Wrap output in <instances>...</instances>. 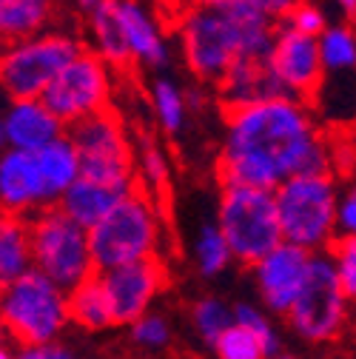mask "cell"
Returning <instances> with one entry per match:
<instances>
[{"label": "cell", "instance_id": "obj_1", "mask_svg": "<svg viewBox=\"0 0 356 359\" xmlns=\"http://www.w3.org/2000/svg\"><path fill=\"white\" fill-rule=\"evenodd\" d=\"M222 186L277 189L294 174H328L331 149L305 100L274 97L226 111Z\"/></svg>", "mask_w": 356, "mask_h": 359}, {"label": "cell", "instance_id": "obj_2", "mask_svg": "<svg viewBox=\"0 0 356 359\" xmlns=\"http://www.w3.org/2000/svg\"><path fill=\"white\" fill-rule=\"evenodd\" d=\"M277 20L251 0H226L217 6L186 9L180 43L189 69L203 83H219L237 57H271Z\"/></svg>", "mask_w": 356, "mask_h": 359}, {"label": "cell", "instance_id": "obj_3", "mask_svg": "<svg viewBox=\"0 0 356 359\" xmlns=\"http://www.w3.org/2000/svg\"><path fill=\"white\" fill-rule=\"evenodd\" d=\"M0 323L20 345L57 342L69 317V291H63L40 268L0 285Z\"/></svg>", "mask_w": 356, "mask_h": 359}, {"label": "cell", "instance_id": "obj_4", "mask_svg": "<svg viewBox=\"0 0 356 359\" xmlns=\"http://www.w3.org/2000/svg\"><path fill=\"white\" fill-rule=\"evenodd\" d=\"M88 243H92V257L97 271L157 257L160 245V214L154 205V197L140 183L128 194L120 197V203L88 229Z\"/></svg>", "mask_w": 356, "mask_h": 359}, {"label": "cell", "instance_id": "obj_5", "mask_svg": "<svg viewBox=\"0 0 356 359\" xmlns=\"http://www.w3.org/2000/svg\"><path fill=\"white\" fill-rule=\"evenodd\" d=\"M282 237L308 251H328L336 229L339 191L328 174H294L274 189Z\"/></svg>", "mask_w": 356, "mask_h": 359}, {"label": "cell", "instance_id": "obj_6", "mask_svg": "<svg viewBox=\"0 0 356 359\" xmlns=\"http://www.w3.org/2000/svg\"><path fill=\"white\" fill-rule=\"evenodd\" d=\"M217 226L226 234L234 259L242 265L259 262L271 248H277L285 240L274 189L222 186Z\"/></svg>", "mask_w": 356, "mask_h": 359}, {"label": "cell", "instance_id": "obj_7", "mask_svg": "<svg viewBox=\"0 0 356 359\" xmlns=\"http://www.w3.org/2000/svg\"><path fill=\"white\" fill-rule=\"evenodd\" d=\"M29 219L34 268L52 277L63 291H71L83 280L97 274L88 229L74 222L60 205H43Z\"/></svg>", "mask_w": 356, "mask_h": 359}, {"label": "cell", "instance_id": "obj_8", "mask_svg": "<svg viewBox=\"0 0 356 359\" xmlns=\"http://www.w3.org/2000/svg\"><path fill=\"white\" fill-rule=\"evenodd\" d=\"M83 46L57 32H37L26 40L9 43L0 52V86L12 100L43 97L49 83L71 63Z\"/></svg>", "mask_w": 356, "mask_h": 359}, {"label": "cell", "instance_id": "obj_9", "mask_svg": "<svg viewBox=\"0 0 356 359\" xmlns=\"http://www.w3.org/2000/svg\"><path fill=\"white\" fill-rule=\"evenodd\" d=\"M69 137L80 154V174L97 183L131 191L135 180V151H131L123 123L114 111L103 109L69 126Z\"/></svg>", "mask_w": 356, "mask_h": 359}, {"label": "cell", "instance_id": "obj_10", "mask_svg": "<svg viewBox=\"0 0 356 359\" xmlns=\"http://www.w3.org/2000/svg\"><path fill=\"white\" fill-rule=\"evenodd\" d=\"M348 302L350 299L342 291L331 254L317 251L310 259L308 280L294 305L288 308L285 320L308 342H331L342 334L348 323Z\"/></svg>", "mask_w": 356, "mask_h": 359}, {"label": "cell", "instance_id": "obj_11", "mask_svg": "<svg viewBox=\"0 0 356 359\" xmlns=\"http://www.w3.org/2000/svg\"><path fill=\"white\" fill-rule=\"evenodd\" d=\"M109 97H111L109 63L100 55L83 49L71 63L63 66V72L49 83L40 100L66 126H71L88 114L109 109Z\"/></svg>", "mask_w": 356, "mask_h": 359}, {"label": "cell", "instance_id": "obj_12", "mask_svg": "<svg viewBox=\"0 0 356 359\" xmlns=\"http://www.w3.org/2000/svg\"><path fill=\"white\" fill-rule=\"evenodd\" d=\"M97 274L109 297L114 325H131L143 313H149L154 297L165 285V268L157 257L135 259V262H125V265L97 271Z\"/></svg>", "mask_w": 356, "mask_h": 359}, {"label": "cell", "instance_id": "obj_13", "mask_svg": "<svg viewBox=\"0 0 356 359\" xmlns=\"http://www.w3.org/2000/svg\"><path fill=\"white\" fill-rule=\"evenodd\" d=\"M271 66H274L280 83L285 86L288 97L308 103L320 92L322 74H325L320 37L302 34L291 26L277 29L274 49H271Z\"/></svg>", "mask_w": 356, "mask_h": 359}, {"label": "cell", "instance_id": "obj_14", "mask_svg": "<svg viewBox=\"0 0 356 359\" xmlns=\"http://www.w3.org/2000/svg\"><path fill=\"white\" fill-rule=\"evenodd\" d=\"M310 259L314 251H308L302 245H294L282 240L277 248H271L259 262H254V274H256V288L262 297V305L271 313H288L294 299L299 297L308 271H310Z\"/></svg>", "mask_w": 356, "mask_h": 359}, {"label": "cell", "instance_id": "obj_15", "mask_svg": "<svg viewBox=\"0 0 356 359\" xmlns=\"http://www.w3.org/2000/svg\"><path fill=\"white\" fill-rule=\"evenodd\" d=\"M219 103L226 111L274 100V97H288L285 86L280 83L271 57H237L228 72L219 77Z\"/></svg>", "mask_w": 356, "mask_h": 359}, {"label": "cell", "instance_id": "obj_16", "mask_svg": "<svg viewBox=\"0 0 356 359\" xmlns=\"http://www.w3.org/2000/svg\"><path fill=\"white\" fill-rule=\"evenodd\" d=\"M43 205H49V197L37 154L23 149H4L0 154V208L34 214Z\"/></svg>", "mask_w": 356, "mask_h": 359}, {"label": "cell", "instance_id": "obj_17", "mask_svg": "<svg viewBox=\"0 0 356 359\" xmlns=\"http://www.w3.org/2000/svg\"><path fill=\"white\" fill-rule=\"evenodd\" d=\"M4 123H6L9 149H23V151H40L43 146L57 140L60 134H66V123L40 97L15 100Z\"/></svg>", "mask_w": 356, "mask_h": 359}, {"label": "cell", "instance_id": "obj_18", "mask_svg": "<svg viewBox=\"0 0 356 359\" xmlns=\"http://www.w3.org/2000/svg\"><path fill=\"white\" fill-rule=\"evenodd\" d=\"M114 12L120 20V29L125 34V43L131 49V57L143 66L160 69L168 60V49L163 32L157 26V20L149 15V9H143L137 0H114Z\"/></svg>", "mask_w": 356, "mask_h": 359}, {"label": "cell", "instance_id": "obj_19", "mask_svg": "<svg viewBox=\"0 0 356 359\" xmlns=\"http://www.w3.org/2000/svg\"><path fill=\"white\" fill-rule=\"evenodd\" d=\"M123 194H128V191L97 183V180L80 174L55 205H60L74 222H80L83 229H92L120 203Z\"/></svg>", "mask_w": 356, "mask_h": 359}, {"label": "cell", "instance_id": "obj_20", "mask_svg": "<svg viewBox=\"0 0 356 359\" xmlns=\"http://www.w3.org/2000/svg\"><path fill=\"white\" fill-rule=\"evenodd\" d=\"M34 268L32 259V219L0 208V285Z\"/></svg>", "mask_w": 356, "mask_h": 359}, {"label": "cell", "instance_id": "obj_21", "mask_svg": "<svg viewBox=\"0 0 356 359\" xmlns=\"http://www.w3.org/2000/svg\"><path fill=\"white\" fill-rule=\"evenodd\" d=\"M34 154H37L43 183H46L49 205H55L66 194V189L80 177V154H77L69 134H60L57 140H52L49 146H43Z\"/></svg>", "mask_w": 356, "mask_h": 359}, {"label": "cell", "instance_id": "obj_22", "mask_svg": "<svg viewBox=\"0 0 356 359\" xmlns=\"http://www.w3.org/2000/svg\"><path fill=\"white\" fill-rule=\"evenodd\" d=\"M52 18V0H0V46L26 40Z\"/></svg>", "mask_w": 356, "mask_h": 359}, {"label": "cell", "instance_id": "obj_23", "mask_svg": "<svg viewBox=\"0 0 356 359\" xmlns=\"http://www.w3.org/2000/svg\"><path fill=\"white\" fill-rule=\"evenodd\" d=\"M69 317L74 325H80L85 331H103V328L114 325L100 274H92L77 288L69 291Z\"/></svg>", "mask_w": 356, "mask_h": 359}, {"label": "cell", "instance_id": "obj_24", "mask_svg": "<svg viewBox=\"0 0 356 359\" xmlns=\"http://www.w3.org/2000/svg\"><path fill=\"white\" fill-rule=\"evenodd\" d=\"M92 37H95L97 55L109 66L125 69L128 63H135L128 43H125V34L120 29L117 12H114V0H103L97 9H92Z\"/></svg>", "mask_w": 356, "mask_h": 359}, {"label": "cell", "instance_id": "obj_25", "mask_svg": "<svg viewBox=\"0 0 356 359\" xmlns=\"http://www.w3.org/2000/svg\"><path fill=\"white\" fill-rule=\"evenodd\" d=\"M197 265H200V274L203 277H217L228 268V262L234 259V251L222 234V229L217 222H205L200 229V237H197Z\"/></svg>", "mask_w": 356, "mask_h": 359}, {"label": "cell", "instance_id": "obj_26", "mask_svg": "<svg viewBox=\"0 0 356 359\" xmlns=\"http://www.w3.org/2000/svg\"><path fill=\"white\" fill-rule=\"evenodd\" d=\"M320 52L325 72H353L356 69V32L348 26H331L320 34Z\"/></svg>", "mask_w": 356, "mask_h": 359}, {"label": "cell", "instance_id": "obj_27", "mask_svg": "<svg viewBox=\"0 0 356 359\" xmlns=\"http://www.w3.org/2000/svg\"><path fill=\"white\" fill-rule=\"evenodd\" d=\"M151 100H154L157 120H160V126H163L168 134H177V131L183 128L189 103H186V95H183L171 80H157V83H154Z\"/></svg>", "mask_w": 356, "mask_h": 359}, {"label": "cell", "instance_id": "obj_28", "mask_svg": "<svg viewBox=\"0 0 356 359\" xmlns=\"http://www.w3.org/2000/svg\"><path fill=\"white\" fill-rule=\"evenodd\" d=\"M194 325H197V334L203 337L205 345L214 348V342L222 337V331H226L231 323H234V308H228L222 299L217 297H205L194 305Z\"/></svg>", "mask_w": 356, "mask_h": 359}, {"label": "cell", "instance_id": "obj_29", "mask_svg": "<svg viewBox=\"0 0 356 359\" xmlns=\"http://www.w3.org/2000/svg\"><path fill=\"white\" fill-rule=\"evenodd\" d=\"M214 353L217 359H268L262 342L240 323H231L222 337L214 342Z\"/></svg>", "mask_w": 356, "mask_h": 359}, {"label": "cell", "instance_id": "obj_30", "mask_svg": "<svg viewBox=\"0 0 356 359\" xmlns=\"http://www.w3.org/2000/svg\"><path fill=\"white\" fill-rule=\"evenodd\" d=\"M328 254L334 259L336 277L342 283V291L350 302H356V237L353 234H336L328 245Z\"/></svg>", "mask_w": 356, "mask_h": 359}, {"label": "cell", "instance_id": "obj_31", "mask_svg": "<svg viewBox=\"0 0 356 359\" xmlns=\"http://www.w3.org/2000/svg\"><path fill=\"white\" fill-rule=\"evenodd\" d=\"M234 323L245 325V328H248V331L262 342V348H265V353H268V359H271L277 351H282V348H280V337H277L274 325L268 323V317H265V313H259V308H256V305L237 302V305H234Z\"/></svg>", "mask_w": 356, "mask_h": 359}, {"label": "cell", "instance_id": "obj_32", "mask_svg": "<svg viewBox=\"0 0 356 359\" xmlns=\"http://www.w3.org/2000/svg\"><path fill=\"white\" fill-rule=\"evenodd\" d=\"M140 186L151 194H163L168 189V160L151 140H143L140 149Z\"/></svg>", "mask_w": 356, "mask_h": 359}, {"label": "cell", "instance_id": "obj_33", "mask_svg": "<svg viewBox=\"0 0 356 359\" xmlns=\"http://www.w3.org/2000/svg\"><path fill=\"white\" fill-rule=\"evenodd\" d=\"M131 339L143 348H165L171 342V325L160 313H143L140 320L131 323Z\"/></svg>", "mask_w": 356, "mask_h": 359}, {"label": "cell", "instance_id": "obj_34", "mask_svg": "<svg viewBox=\"0 0 356 359\" xmlns=\"http://www.w3.org/2000/svg\"><path fill=\"white\" fill-rule=\"evenodd\" d=\"M285 20H288V26H291V29H296V32H302V34H310V37H320V34L328 29L325 15H322L317 6L305 4V0L291 9V15H288Z\"/></svg>", "mask_w": 356, "mask_h": 359}, {"label": "cell", "instance_id": "obj_35", "mask_svg": "<svg viewBox=\"0 0 356 359\" xmlns=\"http://www.w3.org/2000/svg\"><path fill=\"white\" fill-rule=\"evenodd\" d=\"M336 229H339V234H353L356 237V186H350L345 194H339Z\"/></svg>", "mask_w": 356, "mask_h": 359}, {"label": "cell", "instance_id": "obj_36", "mask_svg": "<svg viewBox=\"0 0 356 359\" xmlns=\"http://www.w3.org/2000/svg\"><path fill=\"white\" fill-rule=\"evenodd\" d=\"M18 359H80V356L57 342H43V345H20Z\"/></svg>", "mask_w": 356, "mask_h": 359}, {"label": "cell", "instance_id": "obj_37", "mask_svg": "<svg viewBox=\"0 0 356 359\" xmlns=\"http://www.w3.org/2000/svg\"><path fill=\"white\" fill-rule=\"evenodd\" d=\"M251 4H254L256 9H262L268 18L280 20V18H288L291 9H294L296 4H302V0H251Z\"/></svg>", "mask_w": 356, "mask_h": 359}, {"label": "cell", "instance_id": "obj_38", "mask_svg": "<svg viewBox=\"0 0 356 359\" xmlns=\"http://www.w3.org/2000/svg\"><path fill=\"white\" fill-rule=\"evenodd\" d=\"M217 4H226V0H183L186 9H197V6H217Z\"/></svg>", "mask_w": 356, "mask_h": 359}, {"label": "cell", "instance_id": "obj_39", "mask_svg": "<svg viewBox=\"0 0 356 359\" xmlns=\"http://www.w3.org/2000/svg\"><path fill=\"white\" fill-rule=\"evenodd\" d=\"M336 6L345 12V15H350V18H356V0H336Z\"/></svg>", "mask_w": 356, "mask_h": 359}, {"label": "cell", "instance_id": "obj_40", "mask_svg": "<svg viewBox=\"0 0 356 359\" xmlns=\"http://www.w3.org/2000/svg\"><path fill=\"white\" fill-rule=\"evenodd\" d=\"M4 149H9V137H6V123H4V117H0V151Z\"/></svg>", "mask_w": 356, "mask_h": 359}, {"label": "cell", "instance_id": "obj_41", "mask_svg": "<svg viewBox=\"0 0 356 359\" xmlns=\"http://www.w3.org/2000/svg\"><path fill=\"white\" fill-rule=\"evenodd\" d=\"M77 4H80L83 9H88V12H92V9H97V6L103 4V0H77Z\"/></svg>", "mask_w": 356, "mask_h": 359}, {"label": "cell", "instance_id": "obj_42", "mask_svg": "<svg viewBox=\"0 0 356 359\" xmlns=\"http://www.w3.org/2000/svg\"><path fill=\"white\" fill-rule=\"evenodd\" d=\"M0 359H18V353H12L9 348H4V345H0Z\"/></svg>", "mask_w": 356, "mask_h": 359}, {"label": "cell", "instance_id": "obj_43", "mask_svg": "<svg viewBox=\"0 0 356 359\" xmlns=\"http://www.w3.org/2000/svg\"><path fill=\"white\" fill-rule=\"evenodd\" d=\"M271 359H296V356H294V353H285V351H277Z\"/></svg>", "mask_w": 356, "mask_h": 359}, {"label": "cell", "instance_id": "obj_44", "mask_svg": "<svg viewBox=\"0 0 356 359\" xmlns=\"http://www.w3.org/2000/svg\"><path fill=\"white\" fill-rule=\"evenodd\" d=\"M6 334V328H4V323H0V337H4Z\"/></svg>", "mask_w": 356, "mask_h": 359}]
</instances>
